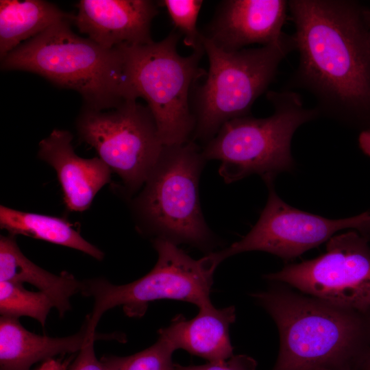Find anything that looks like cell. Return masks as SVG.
Wrapping results in <instances>:
<instances>
[{
	"label": "cell",
	"instance_id": "15",
	"mask_svg": "<svg viewBox=\"0 0 370 370\" xmlns=\"http://www.w3.org/2000/svg\"><path fill=\"white\" fill-rule=\"evenodd\" d=\"M123 340L117 334L92 331L87 320L76 334L64 337L39 335L26 330L18 319L0 318V370H29L38 362L54 356L79 352L91 340Z\"/></svg>",
	"mask_w": 370,
	"mask_h": 370
},
{
	"label": "cell",
	"instance_id": "2",
	"mask_svg": "<svg viewBox=\"0 0 370 370\" xmlns=\"http://www.w3.org/2000/svg\"><path fill=\"white\" fill-rule=\"evenodd\" d=\"M252 296L279 330L273 370H363L370 350V311L342 308L283 285Z\"/></svg>",
	"mask_w": 370,
	"mask_h": 370
},
{
	"label": "cell",
	"instance_id": "9",
	"mask_svg": "<svg viewBox=\"0 0 370 370\" xmlns=\"http://www.w3.org/2000/svg\"><path fill=\"white\" fill-rule=\"evenodd\" d=\"M79 139L93 147L132 195L143 187L164 145L149 108L127 100L108 111L84 106L76 121Z\"/></svg>",
	"mask_w": 370,
	"mask_h": 370
},
{
	"label": "cell",
	"instance_id": "7",
	"mask_svg": "<svg viewBox=\"0 0 370 370\" xmlns=\"http://www.w3.org/2000/svg\"><path fill=\"white\" fill-rule=\"evenodd\" d=\"M209 60L206 79L195 90L194 138L210 140L227 122L247 116L273 79L282 60L295 49L293 36L278 42L228 52L201 34Z\"/></svg>",
	"mask_w": 370,
	"mask_h": 370
},
{
	"label": "cell",
	"instance_id": "6",
	"mask_svg": "<svg viewBox=\"0 0 370 370\" xmlns=\"http://www.w3.org/2000/svg\"><path fill=\"white\" fill-rule=\"evenodd\" d=\"M179 38L173 31L159 42L123 45L130 97L146 100L164 146L188 142L193 134L190 91L207 74L199 66L204 47L182 56L177 51Z\"/></svg>",
	"mask_w": 370,
	"mask_h": 370
},
{
	"label": "cell",
	"instance_id": "28",
	"mask_svg": "<svg viewBox=\"0 0 370 370\" xmlns=\"http://www.w3.org/2000/svg\"><path fill=\"white\" fill-rule=\"evenodd\" d=\"M367 17L369 26V38H370V9L367 8Z\"/></svg>",
	"mask_w": 370,
	"mask_h": 370
},
{
	"label": "cell",
	"instance_id": "13",
	"mask_svg": "<svg viewBox=\"0 0 370 370\" xmlns=\"http://www.w3.org/2000/svg\"><path fill=\"white\" fill-rule=\"evenodd\" d=\"M158 5L149 0H81L72 22L105 49L144 45L153 41L150 28Z\"/></svg>",
	"mask_w": 370,
	"mask_h": 370
},
{
	"label": "cell",
	"instance_id": "26",
	"mask_svg": "<svg viewBox=\"0 0 370 370\" xmlns=\"http://www.w3.org/2000/svg\"><path fill=\"white\" fill-rule=\"evenodd\" d=\"M358 145L361 151L370 157V129L361 131L358 136Z\"/></svg>",
	"mask_w": 370,
	"mask_h": 370
},
{
	"label": "cell",
	"instance_id": "11",
	"mask_svg": "<svg viewBox=\"0 0 370 370\" xmlns=\"http://www.w3.org/2000/svg\"><path fill=\"white\" fill-rule=\"evenodd\" d=\"M273 184L267 204L250 232L218 254L222 260L245 251H266L285 260L328 241L342 230L351 228L370 238V212L341 219H329L298 210L284 202Z\"/></svg>",
	"mask_w": 370,
	"mask_h": 370
},
{
	"label": "cell",
	"instance_id": "23",
	"mask_svg": "<svg viewBox=\"0 0 370 370\" xmlns=\"http://www.w3.org/2000/svg\"><path fill=\"white\" fill-rule=\"evenodd\" d=\"M256 361L247 355H233L225 360L200 365L175 364V370H256Z\"/></svg>",
	"mask_w": 370,
	"mask_h": 370
},
{
	"label": "cell",
	"instance_id": "22",
	"mask_svg": "<svg viewBox=\"0 0 370 370\" xmlns=\"http://www.w3.org/2000/svg\"><path fill=\"white\" fill-rule=\"evenodd\" d=\"M166 8L173 23L184 36V42L193 50L203 48L197 21L201 0H163L158 2Z\"/></svg>",
	"mask_w": 370,
	"mask_h": 370
},
{
	"label": "cell",
	"instance_id": "16",
	"mask_svg": "<svg viewBox=\"0 0 370 370\" xmlns=\"http://www.w3.org/2000/svg\"><path fill=\"white\" fill-rule=\"evenodd\" d=\"M194 318L187 320L177 314L158 335L175 349H184L208 362L225 360L233 356L230 326L236 319L234 306L216 308L212 304L199 308Z\"/></svg>",
	"mask_w": 370,
	"mask_h": 370
},
{
	"label": "cell",
	"instance_id": "21",
	"mask_svg": "<svg viewBox=\"0 0 370 370\" xmlns=\"http://www.w3.org/2000/svg\"><path fill=\"white\" fill-rule=\"evenodd\" d=\"M173 346L164 337L148 348L127 356H103L100 359L105 370H175Z\"/></svg>",
	"mask_w": 370,
	"mask_h": 370
},
{
	"label": "cell",
	"instance_id": "24",
	"mask_svg": "<svg viewBox=\"0 0 370 370\" xmlns=\"http://www.w3.org/2000/svg\"><path fill=\"white\" fill-rule=\"evenodd\" d=\"M91 340L79 352L75 360L71 362L67 370H105L104 367L95 355L94 343Z\"/></svg>",
	"mask_w": 370,
	"mask_h": 370
},
{
	"label": "cell",
	"instance_id": "17",
	"mask_svg": "<svg viewBox=\"0 0 370 370\" xmlns=\"http://www.w3.org/2000/svg\"><path fill=\"white\" fill-rule=\"evenodd\" d=\"M0 281L32 284L51 299L60 317L71 310V298L82 290V280L73 274L51 273L29 260L11 234L0 236Z\"/></svg>",
	"mask_w": 370,
	"mask_h": 370
},
{
	"label": "cell",
	"instance_id": "8",
	"mask_svg": "<svg viewBox=\"0 0 370 370\" xmlns=\"http://www.w3.org/2000/svg\"><path fill=\"white\" fill-rule=\"evenodd\" d=\"M153 245L158 256L155 266L132 282L116 285L103 278L82 280L81 294L94 299L86 317L92 330L106 311L116 306L130 317H141L149 302L160 299L186 301L199 308L212 304L213 274L222 262L217 252L195 260L166 240L153 239Z\"/></svg>",
	"mask_w": 370,
	"mask_h": 370
},
{
	"label": "cell",
	"instance_id": "1",
	"mask_svg": "<svg viewBox=\"0 0 370 370\" xmlns=\"http://www.w3.org/2000/svg\"><path fill=\"white\" fill-rule=\"evenodd\" d=\"M299 52L296 86L320 110L370 129V38L367 8L349 0H291Z\"/></svg>",
	"mask_w": 370,
	"mask_h": 370
},
{
	"label": "cell",
	"instance_id": "29",
	"mask_svg": "<svg viewBox=\"0 0 370 370\" xmlns=\"http://www.w3.org/2000/svg\"><path fill=\"white\" fill-rule=\"evenodd\" d=\"M320 370H328V369H320Z\"/></svg>",
	"mask_w": 370,
	"mask_h": 370
},
{
	"label": "cell",
	"instance_id": "5",
	"mask_svg": "<svg viewBox=\"0 0 370 370\" xmlns=\"http://www.w3.org/2000/svg\"><path fill=\"white\" fill-rule=\"evenodd\" d=\"M274 108L267 118L242 116L225 123L202 150L208 160L221 161L219 173L231 183L258 174L268 184L282 171L293 167L291 143L296 130L317 116V109L304 106L290 90L269 92Z\"/></svg>",
	"mask_w": 370,
	"mask_h": 370
},
{
	"label": "cell",
	"instance_id": "27",
	"mask_svg": "<svg viewBox=\"0 0 370 370\" xmlns=\"http://www.w3.org/2000/svg\"><path fill=\"white\" fill-rule=\"evenodd\" d=\"M363 370H370V350H369L367 358L366 360V362L365 363Z\"/></svg>",
	"mask_w": 370,
	"mask_h": 370
},
{
	"label": "cell",
	"instance_id": "18",
	"mask_svg": "<svg viewBox=\"0 0 370 370\" xmlns=\"http://www.w3.org/2000/svg\"><path fill=\"white\" fill-rule=\"evenodd\" d=\"M56 5L42 0L0 1V58L53 25L72 20Z\"/></svg>",
	"mask_w": 370,
	"mask_h": 370
},
{
	"label": "cell",
	"instance_id": "3",
	"mask_svg": "<svg viewBox=\"0 0 370 370\" xmlns=\"http://www.w3.org/2000/svg\"><path fill=\"white\" fill-rule=\"evenodd\" d=\"M64 20L24 42L1 60L3 70L38 74L78 92L85 107L113 109L132 100L123 45L105 49L75 34Z\"/></svg>",
	"mask_w": 370,
	"mask_h": 370
},
{
	"label": "cell",
	"instance_id": "20",
	"mask_svg": "<svg viewBox=\"0 0 370 370\" xmlns=\"http://www.w3.org/2000/svg\"><path fill=\"white\" fill-rule=\"evenodd\" d=\"M54 305L45 293L29 291L22 284L0 281V313L3 317L18 319L29 317L44 328Z\"/></svg>",
	"mask_w": 370,
	"mask_h": 370
},
{
	"label": "cell",
	"instance_id": "14",
	"mask_svg": "<svg viewBox=\"0 0 370 370\" xmlns=\"http://www.w3.org/2000/svg\"><path fill=\"white\" fill-rule=\"evenodd\" d=\"M72 140L70 132L53 130L39 143L38 158L56 171L67 210L81 212L89 208L97 193L110 183L112 171L99 157L78 156Z\"/></svg>",
	"mask_w": 370,
	"mask_h": 370
},
{
	"label": "cell",
	"instance_id": "19",
	"mask_svg": "<svg viewBox=\"0 0 370 370\" xmlns=\"http://www.w3.org/2000/svg\"><path fill=\"white\" fill-rule=\"evenodd\" d=\"M0 227L9 234L24 235L84 252L98 260L104 254L85 240L64 219L0 207Z\"/></svg>",
	"mask_w": 370,
	"mask_h": 370
},
{
	"label": "cell",
	"instance_id": "10",
	"mask_svg": "<svg viewBox=\"0 0 370 370\" xmlns=\"http://www.w3.org/2000/svg\"><path fill=\"white\" fill-rule=\"evenodd\" d=\"M369 240L356 230L333 236L323 254L264 277L336 306L369 312Z\"/></svg>",
	"mask_w": 370,
	"mask_h": 370
},
{
	"label": "cell",
	"instance_id": "4",
	"mask_svg": "<svg viewBox=\"0 0 370 370\" xmlns=\"http://www.w3.org/2000/svg\"><path fill=\"white\" fill-rule=\"evenodd\" d=\"M206 160L193 141L164 146L132 202L140 232L175 245L210 248L213 235L204 219L198 184Z\"/></svg>",
	"mask_w": 370,
	"mask_h": 370
},
{
	"label": "cell",
	"instance_id": "12",
	"mask_svg": "<svg viewBox=\"0 0 370 370\" xmlns=\"http://www.w3.org/2000/svg\"><path fill=\"white\" fill-rule=\"evenodd\" d=\"M285 0H227L217 9L207 30L201 33L218 48L236 51L252 44L279 42L286 18Z\"/></svg>",
	"mask_w": 370,
	"mask_h": 370
},
{
	"label": "cell",
	"instance_id": "25",
	"mask_svg": "<svg viewBox=\"0 0 370 370\" xmlns=\"http://www.w3.org/2000/svg\"><path fill=\"white\" fill-rule=\"evenodd\" d=\"M72 358V356L66 360L51 358L43 362L41 366L35 370H67Z\"/></svg>",
	"mask_w": 370,
	"mask_h": 370
}]
</instances>
